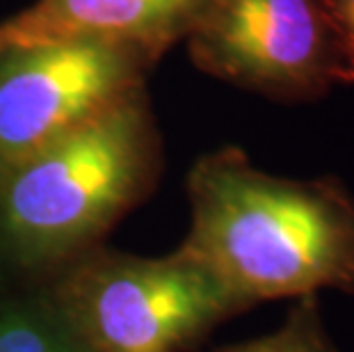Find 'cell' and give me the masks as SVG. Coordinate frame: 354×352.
Instances as JSON below:
<instances>
[{
  "label": "cell",
  "mask_w": 354,
  "mask_h": 352,
  "mask_svg": "<svg viewBox=\"0 0 354 352\" xmlns=\"http://www.w3.org/2000/svg\"><path fill=\"white\" fill-rule=\"evenodd\" d=\"M156 62L96 41L0 50V176L147 85Z\"/></svg>",
  "instance_id": "5b68a950"
},
{
  "label": "cell",
  "mask_w": 354,
  "mask_h": 352,
  "mask_svg": "<svg viewBox=\"0 0 354 352\" xmlns=\"http://www.w3.org/2000/svg\"><path fill=\"white\" fill-rule=\"evenodd\" d=\"M217 352H341L322 318L320 297H302L272 332Z\"/></svg>",
  "instance_id": "ba28073f"
},
{
  "label": "cell",
  "mask_w": 354,
  "mask_h": 352,
  "mask_svg": "<svg viewBox=\"0 0 354 352\" xmlns=\"http://www.w3.org/2000/svg\"><path fill=\"white\" fill-rule=\"evenodd\" d=\"M338 85H354V0H320Z\"/></svg>",
  "instance_id": "9c48e42d"
},
{
  "label": "cell",
  "mask_w": 354,
  "mask_h": 352,
  "mask_svg": "<svg viewBox=\"0 0 354 352\" xmlns=\"http://www.w3.org/2000/svg\"><path fill=\"white\" fill-rule=\"evenodd\" d=\"M160 172L162 140L140 89L0 176V254L59 270L99 247Z\"/></svg>",
  "instance_id": "7a4b0ae2"
},
{
  "label": "cell",
  "mask_w": 354,
  "mask_h": 352,
  "mask_svg": "<svg viewBox=\"0 0 354 352\" xmlns=\"http://www.w3.org/2000/svg\"><path fill=\"white\" fill-rule=\"evenodd\" d=\"M187 201L180 247L250 309L322 290L354 295V194L341 178L270 174L222 147L192 165Z\"/></svg>",
  "instance_id": "6da1fadb"
},
{
  "label": "cell",
  "mask_w": 354,
  "mask_h": 352,
  "mask_svg": "<svg viewBox=\"0 0 354 352\" xmlns=\"http://www.w3.org/2000/svg\"><path fill=\"white\" fill-rule=\"evenodd\" d=\"M0 352H82L50 297L0 299Z\"/></svg>",
  "instance_id": "52a82bcc"
},
{
  "label": "cell",
  "mask_w": 354,
  "mask_h": 352,
  "mask_svg": "<svg viewBox=\"0 0 354 352\" xmlns=\"http://www.w3.org/2000/svg\"><path fill=\"white\" fill-rule=\"evenodd\" d=\"M197 7L199 0H37L0 21V50L96 41L158 62L185 37Z\"/></svg>",
  "instance_id": "8992f818"
},
{
  "label": "cell",
  "mask_w": 354,
  "mask_h": 352,
  "mask_svg": "<svg viewBox=\"0 0 354 352\" xmlns=\"http://www.w3.org/2000/svg\"><path fill=\"white\" fill-rule=\"evenodd\" d=\"M46 295L82 352H185L250 311L183 247L135 257L99 245L59 268Z\"/></svg>",
  "instance_id": "3957f363"
},
{
  "label": "cell",
  "mask_w": 354,
  "mask_h": 352,
  "mask_svg": "<svg viewBox=\"0 0 354 352\" xmlns=\"http://www.w3.org/2000/svg\"><path fill=\"white\" fill-rule=\"evenodd\" d=\"M183 41L203 73L274 101L338 85L320 0H199Z\"/></svg>",
  "instance_id": "277c9868"
}]
</instances>
